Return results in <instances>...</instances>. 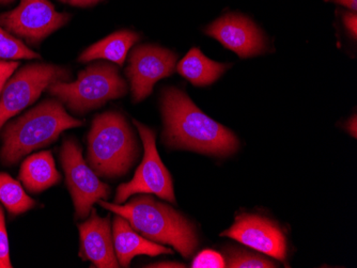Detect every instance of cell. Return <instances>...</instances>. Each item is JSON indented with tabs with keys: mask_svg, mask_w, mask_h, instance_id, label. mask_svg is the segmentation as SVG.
<instances>
[{
	"mask_svg": "<svg viewBox=\"0 0 357 268\" xmlns=\"http://www.w3.org/2000/svg\"><path fill=\"white\" fill-rule=\"evenodd\" d=\"M164 118V143L174 149L210 155L227 156L238 149V138L230 129L208 118L176 88L164 90L160 100Z\"/></svg>",
	"mask_w": 357,
	"mask_h": 268,
	"instance_id": "1",
	"label": "cell"
},
{
	"mask_svg": "<svg viewBox=\"0 0 357 268\" xmlns=\"http://www.w3.org/2000/svg\"><path fill=\"white\" fill-rule=\"evenodd\" d=\"M104 209L122 216L146 239L166 244L188 259L198 247V236L188 218L167 204L148 196H137L128 204L109 203L99 200Z\"/></svg>",
	"mask_w": 357,
	"mask_h": 268,
	"instance_id": "2",
	"label": "cell"
},
{
	"mask_svg": "<svg viewBox=\"0 0 357 268\" xmlns=\"http://www.w3.org/2000/svg\"><path fill=\"white\" fill-rule=\"evenodd\" d=\"M56 100H46L21 117L5 124L0 159L5 166L15 165L32 151L55 143L60 134L82 126Z\"/></svg>",
	"mask_w": 357,
	"mask_h": 268,
	"instance_id": "3",
	"label": "cell"
},
{
	"mask_svg": "<svg viewBox=\"0 0 357 268\" xmlns=\"http://www.w3.org/2000/svg\"><path fill=\"white\" fill-rule=\"evenodd\" d=\"M87 141L88 164L99 177H122L131 169L140 153L131 126L116 111L94 118Z\"/></svg>",
	"mask_w": 357,
	"mask_h": 268,
	"instance_id": "4",
	"label": "cell"
},
{
	"mask_svg": "<svg viewBox=\"0 0 357 268\" xmlns=\"http://www.w3.org/2000/svg\"><path fill=\"white\" fill-rule=\"evenodd\" d=\"M126 84L118 69L107 63H96L80 72L74 83L57 81L48 87V93L67 104L71 111L83 115L101 107L110 100L126 93Z\"/></svg>",
	"mask_w": 357,
	"mask_h": 268,
	"instance_id": "5",
	"label": "cell"
},
{
	"mask_svg": "<svg viewBox=\"0 0 357 268\" xmlns=\"http://www.w3.org/2000/svg\"><path fill=\"white\" fill-rule=\"evenodd\" d=\"M70 78V70L47 63H31L16 72L0 97V131L12 117L35 103L50 86Z\"/></svg>",
	"mask_w": 357,
	"mask_h": 268,
	"instance_id": "6",
	"label": "cell"
},
{
	"mask_svg": "<svg viewBox=\"0 0 357 268\" xmlns=\"http://www.w3.org/2000/svg\"><path fill=\"white\" fill-rule=\"evenodd\" d=\"M134 124L144 143V159L133 179L128 183L118 186L115 203H123L135 194H154L170 203H176L172 175L163 161H160L155 145V134L148 126L136 120H134Z\"/></svg>",
	"mask_w": 357,
	"mask_h": 268,
	"instance_id": "7",
	"label": "cell"
},
{
	"mask_svg": "<svg viewBox=\"0 0 357 268\" xmlns=\"http://www.w3.org/2000/svg\"><path fill=\"white\" fill-rule=\"evenodd\" d=\"M59 159L73 199L76 219H84L89 216L96 202L109 197V186L100 181L86 163L83 150L73 138L64 140Z\"/></svg>",
	"mask_w": 357,
	"mask_h": 268,
	"instance_id": "8",
	"label": "cell"
},
{
	"mask_svg": "<svg viewBox=\"0 0 357 268\" xmlns=\"http://www.w3.org/2000/svg\"><path fill=\"white\" fill-rule=\"evenodd\" d=\"M69 19V14L58 13L48 0H22L19 7L0 15V25L17 39L38 45Z\"/></svg>",
	"mask_w": 357,
	"mask_h": 268,
	"instance_id": "9",
	"label": "cell"
},
{
	"mask_svg": "<svg viewBox=\"0 0 357 268\" xmlns=\"http://www.w3.org/2000/svg\"><path fill=\"white\" fill-rule=\"evenodd\" d=\"M176 56L158 46L142 45L134 49L126 74L131 83L135 103L151 94L154 85L174 74Z\"/></svg>",
	"mask_w": 357,
	"mask_h": 268,
	"instance_id": "10",
	"label": "cell"
},
{
	"mask_svg": "<svg viewBox=\"0 0 357 268\" xmlns=\"http://www.w3.org/2000/svg\"><path fill=\"white\" fill-rule=\"evenodd\" d=\"M220 235L236 239L268 257L286 261V236L278 223L264 216L252 214L236 216L231 228L222 232Z\"/></svg>",
	"mask_w": 357,
	"mask_h": 268,
	"instance_id": "11",
	"label": "cell"
},
{
	"mask_svg": "<svg viewBox=\"0 0 357 268\" xmlns=\"http://www.w3.org/2000/svg\"><path fill=\"white\" fill-rule=\"evenodd\" d=\"M206 33L241 58L254 57L266 51L261 30L242 15L227 14L208 26Z\"/></svg>",
	"mask_w": 357,
	"mask_h": 268,
	"instance_id": "12",
	"label": "cell"
},
{
	"mask_svg": "<svg viewBox=\"0 0 357 268\" xmlns=\"http://www.w3.org/2000/svg\"><path fill=\"white\" fill-rule=\"evenodd\" d=\"M91 215L78 225L80 237L79 257L99 268L120 267L112 241L109 216L102 218L92 207Z\"/></svg>",
	"mask_w": 357,
	"mask_h": 268,
	"instance_id": "13",
	"label": "cell"
},
{
	"mask_svg": "<svg viewBox=\"0 0 357 268\" xmlns=\"http://www.w3.org/2000/svg\"><path fill=\"white\" fill-rule=\"evenodd\" d=\"M112 241L116 258L121 267H128L136 255H146L155 257L160 255H172V250L158 245L140 235L130 225L128 220L117 215L112 223Z\"/></svg>",
	"mask_w": 357,
	"mask_h": 268,
	"instance_id": "14",
	"label": "cell"
},
{
	"mask_svg": "<svg viewBox=\"0 0 357 268\" xmlns=\"http://www.w3.org/2000/svg\"><path fill=\"white\" fill-rule=\"evenodd\" d=\"M20 181L32 194L41 193L59 183L61 175L56 169L53 153L44 151L27 157L20 170Z\"/></svg>",
	"mask_w": 357,
	"mask_h": 268,
	"instance_id": "15",
	"label": "cell"
},
{
	"mask_svg": "<svg viewBox=\"0 0 357 268\" xmlns=\"http://www.w3.org/2000/svg\"><path fill=\"white\" fill-rule=\"evenodd\" d=\"M229 68L230 65L218 63L208 59L199 49H192L188 55L178 62L176 71L192 85L204 87L215 83Z\"/></svg>",
	"mask_w": 357,
	"mask_h": 268,
	"instance_id": "16",
	"label": "cell"
},
{
	"mask_svg": "<svg viewBox=\"0 0 357 268\" xmlns=\"http://www.w3.org/2000/svg\"><path fill=\"white\" fill-rule=\"evenodd\" d=\"M139 40L137 33L122 30L108 36L105 39L96 42L79 56L80 62L93 60H108L121 67L132 46Z\"/></svg>",
	"mask_w": 357,
	"mask_h": 268,
	"instance_id": "17",
	"label": "cell"
},
{
	"mask_svg": "<svg viewBox=\"0 0 357 268\" xmlns=\"http://www.w3.org/2000/svg\"><path fill=\"white\" fill-rule=\"evenodd\" d=\"M0 202L11 215H21L36 207V201L24 191L21 183L0 172Z\"/></svg>",
	"mask_w": 357,
	"mask_h": 268,
	"instance_id": "18",
	"label": "cell"
},
{
	"mask_svg": "<svg viewBox=\"0 0 357 268\" xmlns=\"http://www.w3.org/2000/svg\"><path fill=\"white\" fill-rule=\"evenodd\" d=\"M226 267L230 268H272L278 267V264L266 259L264 255H256L248 250L231 247L226 250L225 255Z\"/></svg>",
	"mask_w": 357,
	"mask_h": 268,
	"instance_id": "19",
	"label": "cell"
},
{
	"mask_svg": "<svg viewBox=\"0 0 357 268\" xmlns=\"http://www.w3.org/2000/svg\"><path fill=\"white\" fill-rule=\"evenodd\" d=\"M21 59H40V55L28 49L23 41L0 27V60Z\"/></svg>",
	"mask_w": 357,
	"mask_h": 268,
	"instance_id": "20",
	"label": "cell"
},
{
	"mask_svg": "<svg viewBox=\"0 0 357 268\" xmlns=\"http://www.w3.org/2000/svg\"><path fill=\"white\" fill-rule=\"evenodd\" d=\"M194 268H224L226 267L225 258L214 250H204L192 261Z\"/></svg>",
	"mask_w": 357,
	"mask_h": 268,
	"instance_id": "21",
	"label": "cell"
},
{
	"mask_svg": "<svg viewBox=\"0 0 357 268\" xmlns=\"http://www.w3.org/2000/svg\"><path fill=\"white\" fill-rule=\"evenodd\" d=\"M10 260L9 239L6 229L5 212L0 205V268H12Z\"/></svg>",
	"mask_w": 357,
	"mask_h": 268,
	"instance_id": "22",
	"label": "cell"
},
{
	"mask_svg": "<svg viewBox=\"0 0 357 268\" xmlns=\"http://www.w3.org/2000/svg\"><path fill=\"white\" fill-rule=\"evenodd\" d=\"M19 62L0 60V97H1V93H3L6 84L9 81V78L13 75L14 72L19 68Z\"/></svg>",
	"mask_w": 357,
	"mask_h": 268,
	"instance_id": "23",
	"label": "cell"
},
{
	"mask_svg": "<svg viewBox=\"0 0 357 268\" xmlns=\"http://www.w3.org/2000/svg\"><path fill=\"white\" fill-rule=\"evenodd\" d=\"M344 23L346 25L347 29L351 33L354 39H356L357 36V17L356 14L352 12L344 14Z\"/></svg>",
	"mask_w": 357,
	"mask_h": 268,
	"instance_id": "24",
	"label": "cell"
},
{
	"mask_svg": "<svg viewBox=\"0 0 357 268\" xmlns=\"http://www.w3.org/2000/svg\"><path fill=\"white\" fill-rule=\"evenodd\" d=\"M61 3H69L72 6H78V7H87V6L98 3L101 0H59Z\"/></svg>",
	"mask_w": 357,
	"mask_h": 268,
	"instance_id": "25",
	"label": "cell"
},
{
	"mask_svg": "<svg viewBox=\"0 0 357 268\" xmlns=\"http://www.w3.org/2000/svg\"><path fill=\"white\" fill-rule=\"evenodd\" d=\"M326 1H333V3L344 6V7L354 12L357 10V0H326Z\"/></svg>",
	"mask_w": 357,
	"mask_h": 268,
	"instance_id": "26",
	"label": "cell"
},
{
	"mask_svg": "<svg viewBox=\"0 0 357 268\" xmlns=\"http://www.w3.org/2000/svg\"><path fill=\"white\" fill-rule=\"evenodd\" d=\"M347 129H348L349 133L352 134L353 137H356V116H354L352 120H349L348 124H347Z\"/></svg>",
	"mask_w": 357,
	"mask_h": 268,
	"instance_id": "27",
	"label": "cell"
},
{
	"mask_svg": "<svg viewBox=\"0 0 357 268\" xmlns=\"http://www.w3.org/2000/svg\"><path fill=\"white\" fill-rule=\"evenodd\" d=\"M149 267H184V265L178 263H158L150 265Z\"/></svg>",
	"mask_w": 357,
	"mask_h": 268,
	"instance_id": "28",
	"label": "cell"
},
{
	"mask_svg": "<svg viewBox=\"0 0 357 268\" xmlns=\"http://www.w3.org/2000/svg\"><path fill=\"white\" fill-rule=\"evenodd\" d=\"M13 0H0V5H8V3H11Z\"/></svg>",
	"mask_w": 357,
	"mask_h": 268,
	"instance_id": "29",
	"label": "cell"
}]
</instances>
